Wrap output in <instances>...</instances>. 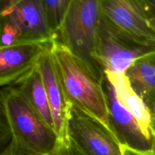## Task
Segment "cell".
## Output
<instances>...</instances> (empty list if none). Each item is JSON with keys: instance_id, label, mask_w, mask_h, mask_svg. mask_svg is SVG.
I'll return each mask as SVG.
<instances>
[{"instance_id": "obj_1", "label": "cell", "mask_w": 155, "mask_h": 155, "mask_svg": "<svg viewBox=\"0 0 155 155\" xmlns=\"http://www.w3.org/2000/svg\"><path fill=\"white\" fill-rule=\"evenodd\" d=\"M2 138L39 155H53L58 136L15 88L2 87L1 92Z\"/></svg>"}, {"instance_id": "obj_2", "label": "cell", "mask_w": 155, "mask_h": 155, "mask_svg": "<svg viewBox=\"0 0 155 155\" xmlns=\"http://www.w3.org/2000/svg\"><path fill=\"white\" fill-rule=\"evenodd\" d=\"M51 52L70 102L101 121L114 134L103 80L97 78L87 65L67 47L54 40Z\"/></svg>"}, {"instance_id": "obj_3", "label": "cell", "mask_w": 155, "mask_h": 155, "mask_svg": "<svg viewBox=\"0 0 155 155\" xmlns=\"http://www.w3.org/2000/svg\"><path fill=\"white\" fill-rule=\"evenodd\" d=\"M102 17L100 0H71L53 37L81 59L100 80L104 78V72L97 58Z\"/></svg>"}, {"instance_id": "obj_4", "label": "cell", "mask_w": 155, "mask_h": 155, "mask_svg": "<svg viewBox=\"0 0 155 155\" xmlns=\"http://www.w3.org/2000/svg\"><path fill=\"white\" fill-rule=\"evenodd\" d=\"M155 52V43L139 40L114 26L103 15L97 58L104 72L126 74L138 59Z\"/></svg>"}, {"instance_id": "obj_5", "label": "cell", "mask_w": 155, "mask_h": 155, "mask_svg": "<svg viewBox=\"0 0 155 155\" xmlns=\"http://www.w3.org/2000/svg\"><path fill=\"white\" fill-rule=\"evenodd\" d=\"M68 139L84 155H122L117 137L98 119L71 104Z\"/></svg>"}, {"instance_id": "obj_6", "label": "cell", "mask_w": 155, "mask_h": 155, "mask_svg": "<svg viewBox=\"0 0 155 155\" xmlns=\"http://www.w3.org/2000/svg\"><path fill=\"white\" fill-rule=\"evenodd\" d=\"M104 16L129 36L155 43V13L148 0H100Z\"/></svg>"}, {"instance_id": "obj_7", "label": "cell", "mask_w": 155, "mask_h": 155, "mask_svg": "<svg viewBox=\"0 0 155 155\" xmlns=\"http://www.w3.org/2000/svg\"><path fill=\"white\" fill-rule=\"evenodd\" d=\"M53 41H18L9 46L0 47L2 87L14 86L36 68L40 57Z\"/></svg>"}, {"instance_id": "obj_8", "label": "cell", "mask_w": 155, "mask_h": 155, "mask_svg": "<svg viewBox=\"0 0 155 155\" xmlns=\"http://www.w3.org/2000/svg\"><path fill=\"white\" fill-rule=\"evenodd\" d=\"M38 68L42 75L51 107L54 130L60 141L68 140V120L71 103L67 96L62 84L55 61L51 52V46L40 57L38 62Z\"/></svg>"}, {"instance_id": "obj_9", "label": "cell", "mask_w": 155, "mask_h": 155, "mask_svg": "<svg viewBox=\"0 0 155 155\" xmlns=\"http://www.w3.org/2000/svg\"><path fill=\"white\" fill-rule=\"evenodd\" d=\"M103 88L108 106L110 124L121 145L142 151H152V142L145 136L137 120L119 102L114 87L104 74Z\"/></svg>"}, {"instance_id": "obj_10", "label": "cell", "mask_w": 155, "mask_h": 155, "mask_svg": "<svg viewBox=\"0 0 155 155\" xmlns=\"http://www.w3.org/2000/svg\"><path fill=\"white\" fill-rule=\"evenodd\" d=\"M1 16L18 29L19 41L53 40L42 0H21Z\"/></svg>"}, {"instance_id": "obj_11", "label": "cell", "mask_w": 155, "mask_h": 155, "mask_svg": "<svg viewBox=\"0 0 155 155\" xmlns=\"http://www.w3.org/2000/svg\"><path fill=\"white\" fill-rule=\"evenodd\" d=\"M104 74L114 87L119 102L134 116L144 134L152 142L151 113L148 104L133 89L126 74L105 72Z\"/></svg>"}, {"instance_id": "obj_12", "label": "cell", "mask_w": 155, "mask_h": 155, "mask_svg": "<svg viewBox=\"0 0 155 155\" xmlns=\"http://www.w3.org/2000/svg\"><path fill=\"white\" fill-rule=\"evenodd\" d=\"M11 87L18 89L38 114L54 130V120L38 64L31 72Z\"/></svg>"}, {"instance_id": "obj_13", "label": "cell", "mask_w": 155, "mask_h": 155, "mask_svg": "<svg viewBox=\"0 0 155 155\" xmlns=\"http://www.w3.org/2000/svg\"><path fill=\"white\" fill-rule=\"evenodd\" d=\"M126 75L133 89L148 106L155 104V52L136 60Z\"/></svg>"}, {"instance_id": "obj_14", "label": "cell", "mask_w": 155, "mask_h": 155, "mask_svg": "<svg viewBox=\"0 0 155 155\" xmlns=\"http://www.w3.org/2000/svg\"><path fill=\"white\" fill-rule=\"evenodd\" d=\"M71 0H42L52 36L57 33Z\"/></svg>"}, {"instance_id": "obj_15", "label": "cell", "mask_w": 155, "mask_h": 155, "mask_svg": "<svg viewBox=\"0 0 155 155\" xmlns=\"http://www.w3.org/2000/svg\"><path fill=\"white\" fill-rule=\"evenodd\" d=\"M21 34L18 29L6 18H2L1 47L13 45L21 39Z\"/></svg>"}, {"instance_id": "obj_16", "label": "cell", "mask_w": 155, "mask_h": 155, "mask_svg": "<svg viewBox=\"0 0 155 155\" xmlns=\"http://www.w3.org/2000/svg\"><path fill=\"white\" fill-rule=\"evenodd\" d=\"M1 155H39L33 154V153L30 152L21 147L17 146L16 145L9 141L8 143L5 146L4 149L2 151Z\"/></svg>"}, {"instance_id": "obj_17", "label": "cell", "mask_w": 155, "mask_h": 155, "mask_svg": "<svg viewBox=\"0 0 155 155\" xmlns=\"http://www.w3.org/2000/svg\"><path fill=\"white\" fill-rule=\"evenodd\" d=\"M122 155H155L153 151H142L122 145Z\"/></svg>"}, {"instance_id": "obj_18", "label": "cell", "mask_w": 155, "mask_h": 155, "mask_svg": "<svg viewBox=\"0 0 155 155\" xmlns=\"http://www.w3.org/2000/svg\"><path fill=\"white\" fill-rule=\"evenodd\" d=\"M21 0H0L1 15H4Z\"/></svg>"}, {"instance_id": "obj_19", "label": "cell", "mask_w": 155, "mask_h": 155, "mask_svg": "<svg viewBox=\"0 0 155 155\" xmlns=\"http://www.w3.org/2000/svg\"><path fill=\"white\" fill-rule=\"evenodd\" d=\"M151 113V138H152V151L155 154V104L148 105Z\"/></svg>"}, {"instance_id": "obj_20", "label": "cell", "mask_w": 155, "mask_h": 155, "mask_svg": "<svg viewBox=\"0 0 155 155\" xmlns=\"http://www.w3.org/2000/svg\"><path fill=\"white\" fill-rule=\"evenodd\" d=\"M69 139L65 141H60L57 149L55 150L53 155H71L68 145Z\"/></svg>"}, {"instance_id": "obj_21", "label": "cell", "mask_w": 155, "mask_h": 155, "mask_svg": "<svg viewBox=\"0 0 155 155\" xmlns=\"http://www.w3.org/2000/svg\"><path fill=\"white\" fill-rule=\"evenodd\" d=\"M68 145H69V151L71 155H84L74 144L70 142V140L68 142Z\"/></svg>"}, {"instance_id": "obj_22", "label": "cell", "mask_w": 155, "mask_h": 155, "mask_svg": "<svg viewBox=\"0 0 155 155\" xmlns=\"http://www.w3.org/2000/svg\"><path fill=\"white\" fill-rule=\"evenodd\" d=\"M148 2H149V4L151 5L153 11H154V12L155 13V0H148Z\"/></svg>"}]
</instances>
